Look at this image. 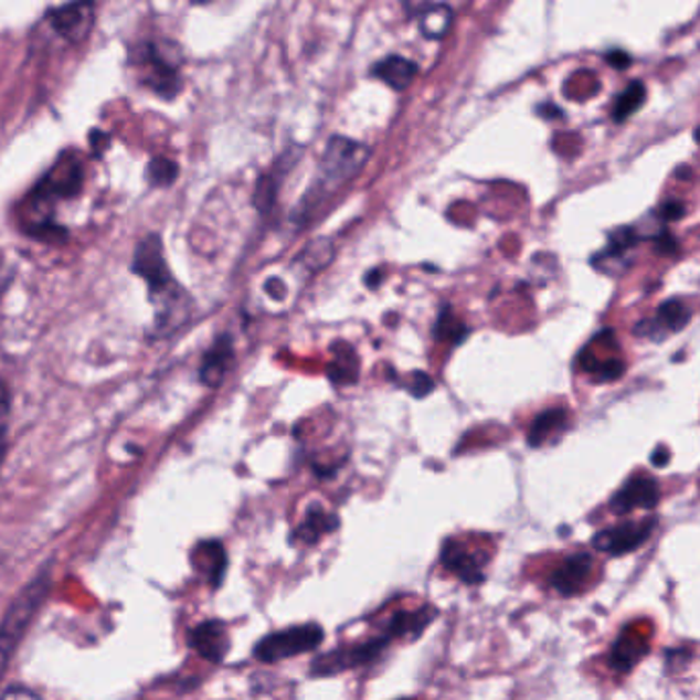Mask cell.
I'll use <instances>...</instances> for the list:
<instances>
[{
    "label": "cell",
    "instance_id": "cell-1",
    "mask_svg": "<svg viewBox=\"0 0 700 700\" xmlns=\"http://www.w3.org/2000/svg\"><path fill=\"white\" fill-rule=\"evenodd\" d=\"M134 273H138L150 285V294L158 308L156 330L172 332L182 326L189 318V295L172 279L165 261L162 242L156 234L141 240L134 256Z\"/></svg>",
    "mask_w": 700,
    "mask_h": 700
},
{
    "label": "cell",
    "instance_id": "cell-2",
    "mask_svg": "<svg viewBox=\"0 0 700 700\" xmlns=\"http://www.w3.org/2000/svg\"><path fill=\"white\" fill-rule=\"evenodd\" d=\"M367 158H369V150L359 141H352L349 138H332L328 141V148L320 160L318 184H314L308 195L304 197V201H299L301 218L311 213L324 197L330 195L344 182L352 181L359 174V170L363 169Z\"/></svg>",
    "mask_w": 700,
    "mask_h": 700
},
{
    "label": "cell",
    "instance_id": "cell-3",
    "mask_svg": "<svg viewBox=\"0 0 700 700\" xmlns=\"http://www.w3.org/2000/svg\"><path fill=\"white\" fill-rule=\"evenodd\" d=\"M47 592H50V575H38L28 588L17 596L11 608L2 616L0 621V680L9 670L14 651L25 639L35 616L40 615Z\"/></svg>",
    "mask_w": 700,
    "mask_h": 700
},
{
    "label": "cell",
    "instance_id": "cell-4",
    "mask_svg": "<svg viewBox=\"0 0 700 700\" xmlns=\"http://www.w3.org/2000/svg\"><path fill=\"white\" fill-rule=\"evenodd\" d=\"M324 641V629L318 623L297 625L289 629L265 635L254 645V658L263 664H275L280 659L295 658L299 654L316 651Z\"/></svg>",
    "mask_w": 700,
    "mask_h": 700
},
{
    "label": "cell",
    "instance_id": "cell-5",
    "mask_svg": "<svg viewBox=\"0 0 700 700\" xmlns=\"http://www.w3.org/2000/svg\"><path fill=\"white\" fill-rule=\"evenodd\" d=\"M393 639L388 633H381L375 639H369L363 644L347 645L335 651L322 654L311 661V676L324 678V676H335V674L347 672L352 668L369 666L375 659L381 658L385 647L392 644Z\"/></svg>",
    "mask_w": 700,
    "mask_h": 700
},
{
    "label": "cell",
    "instance_id": "cell-6",
    "mask_svg": "<svg viewBox=\"0 0 700 700\" xmlns=\"http://www.w3.org/2000/svg\"><path fill=\"white\" fill-rule=\"evenodd\" d=\"M656 529V520L647 519L641 522H623L613 529H604L596 532L592 539V545L608 555H627L630 551L639 549L651 537Z\"/></svg>",
    "mask_w": 700,
    "mask_h": 700
},
{
    "label": "cell",
    "instance_id": "cell-7",
    "mask_svg": "<svg viewBox=\"0 0 700 700\" xmlns=\"http://www.w3.org/2000/svg\"><path fill=\"white\" fill-rule=\"evenodd\" d=\"M659 502L658 479L647 476H633L616 491L611 500L615 515H629L630 510H654Z\"/></svg>",
    "mask_w": 700,
    "mask_h": 700
},
{
    "label": "cell",
    "instance_id": "cell-8",
    "mask_svg": "<svg viewBox=\"0 0 700 700\" xmlns=\"http://www.w3.org/2000/svg\"><path fill=\"white\" fill-rule=\"evenodd\" d=\"M187 644L201 658L208 659L211 664L224 661L227 651H230V637H227V630L220 621H205V623L197 625L195 629H191L189 633Z\"/></svg>",
    "mask_w": 700,
    "mask_h": 700
},
{
    "label": "cell",
    "instance_id": "cell-9",
    "mask_svg": "<svg viewBox=\"0 0 700 700\" xmlns=\"http://www.w3.org/2000/svg\"><path fill=\"white\" fill-rule=\"evenodd\" d=\"M441 563L447 568L448 572L457 575L462 582L469 586H477L486 580L484 575V560H479L476 553H471L467 547L450 539L441 551Z\"/></svg>",
    "mask_w": 700,
    "mask_h": 700
},
{
    "label": "cell",
    "instance_id": "cell-10",
    "mask_svg": "<svg viewBox=\"0 0 700 700\" xmlns=\"http://www.w3.org/2000/svg\"><path fill=\"white\" fill-rule=\"evenodd\" d=\"M592 565L594 560L590 553H575L551 574V588L560 592L561 596H574L588 582Z\"/></svg>",
    "mask_w": 700,
    "mask_h": 700
},
{
    "label": "cell",
    "instance_id": "cell-11",
    "mask_svg": "<svg viewBox=\"0 0 700 700\" xmlns=\"http://www.w3.org/2000/svg\"><path fill=\"white\" fill-rule=\"evenodd\" d=\"M193 565L199 574L205 575L213 590L220 588L224 582L225 570H227V555L220 541H203L193 551Z\"/></svg>",
    "mask_w": 700,
    "mask_h": 700
},
{
    "label": "cell",
    "instance_id": "cell-12",
    "mask_svg": "<svg viewBox=\"0 0 700 700\" xmlns=\"http://www.w3.org/2000/svg\"><path fill=\"white\" fill-rule=\"evenodd\" d=\"M232 363H234L232 338L220 337L213 342V347L208 350V354L203 357L199 378L208 388H220Z\"/></svg>",
    "mask_w": 700,
    "mask_h": 700
},
{
    "label": "cell",
    "instance_id": "cell-13",
    "mask_svg": "<svg viewBox=\"0 0 700 700\" xmlns=\"http://www.w3.org/2000/svg\"><path fill=\"white\" fill-rule=\"evenodd\" d=\"M649 651L647 637L637 630H625L611 649V666L616 672H629Z\"/></svg>",
    "mask_w": 700,
    "mask_h": 700
},
{
    "label": "cell",
    "instance_id": "cell-14",
    "mask_svg": "<svg viewBox=\"0 0 700 700\" xmlns=\"http://www.w3.org/2000/svg\"><path fill=\"white\" fill-rule=\"evenodd\" d=\"M435 615V608H431V606H424L421 611H400L385 623L383 633H388L392 639L407 637V635L418 639L422 630L433 623Z\"/></svg>",
    "mask_w": 700,
    "mask_h": 700
},
{
    "label": "cell",
    "instance_id": "cell-15",
    "mask_svg": "<svg viewBox=\"0 0 700 700\" xmlns=\"http://www.w3.org/2000/svg\"><path fill=\"white\" fill-rule=\"evenodd\" d=\"M338 527V519L335 515L326 512L322 506H311L306 512V519L297 527L295 539H299L301 543L311 545L316 541H320L324 534L335 531Z\"/></svg>",
    "mask_w": 700,
    "mask_h": 700
},
{
    "label": "cell",
    "instance_id": "cell-16",
    "mask_svg": "<svg viewBox=\"0 0 700 700\" xmlns=\"http://www.w3.org/2000/svg\"><path fill=\"white\" fill-rule=\"evenodd\" d=\"M335 359L328 364V378L335 385H349L359 379V357L347 342H337L332 347Z\"/></svg>",
    "mask_w": 700,
    "mask_h": 700
},
{
    "label": "cell",
    "instance_id": "cell-17",
    "mask_svg": "<svg viewBox=\"0 0 700 700\" xmlns=\"http://www.w3.org/2000/svg\"><path fill=\"white\" fill-rule=\"evenodd\" d=\"M568 424V410L563 407H551L541 412L529 428V445L531 447H541L545 445L547 441H551L553 435L561 433Z\"/></svg>",
    "mask_w": 700,
    "mask_h": 700
},
{
    "label": "cell",
    "instance_id": "cell-18",
    "mask_svg": "<svg viewBox=\"0 0 700 700\" xmlns=\"http://www.w3.org/2000/svg\"><path fill=\"white\" fill-rule=\"evenodd\" d=\"M654 322L661 330V335L666 332H680L687 328V324L690 322V308L687 306V301L674 297V299H666L658 308V314L654 318Z\"/></svg>",
    "mask_w": 700,
    "mask_h": 700
},
{
    "label": "cell",
    "instance_id": "cell-19",
    "mask_svg": "<svg viewBox=\"0 0 700 700\" xmlns=\"http://www.w3.org/2000/svg\"><path fill=\"white\" fill-rule=\"evenodd\" d=\"M375 74L385 85L392 86L395 91H402L410 86L412 78L416 76V66L410 60L392 56L379 62Z\"/></svg>",
    "mask_w": 700,
    "mask_h": 700
},
{
    "label": "cell",
    "instance_id": "cell-20",
    "mask_svg": "<svg viewBox=\"0 0 700 700\" xmlns=\"http://www.w3.org/2000/svg\"><path fill=\"white\" fill-rule=\"evenodd\" d=\"M88 21H91V2H74L54 17L57 31L74 38L81 35V31L88 25Z\"/></svg>",
    "mask_w": 700,
    "mask_h": 700
},
{
    "label": "cell",
    "instance_id": "cell-21",
    "mask_svg": "<svg viewBox=\"0 0 700 700\" xmlns=\"http://www.w3.org/2000/svg\"><path fill=\"white\" fill-rule=\"evenodd\" d=\"M450 21H453V14L450 9L445 4H438L428 9L426 13L422 14L421 29L422 33L431 40H441L443 35H447L448 29H450Z\"/></svg>",
    "mask_w": 700,
    "mask_h": 700
},
{
    "label": "cell",
    "instance_id": "cell-22",
    "mask_svg": "<svg viewBox=\"0 0 700 700\" xmlns=\"http://www.w3.org/2000/svg\"><path fill=\"white\" fill-rule=\"evenodd\" d=\"M645 97H647V93H645V86L641 83H633V85L627 86L616 98L613 117H615L616 121H625L633 113L641 109Z\"/></svg>",
    "mask_w": 700,
    "mask_h": 700
},
{
    "label": "cell",
    "instance_id": "cell-23",
    "mask_svg": "<svg viewBox=\"0 0 700 700\" xmlns=\"http://www.w3.org/2000/svg\"><path fill=\"white\" fill-rule=\"evenodd\" d=\"M435 337L448 344H459L467 338V326L453 314V309L443 308L436 320Z\"/></svg>",
    "mask_w": 700,
    "mask_h": 700
},
{
    "label": "cell",
    "instance_id": "cell-24",
    "mask_svg": "<svg viewBox=\"0 0 700 700\" xmlns=\"http://www.w3.org/2000/svg\"><path fill=\"white\" fill-rule=\"evenodd\" d=\"M635 244H637V232L633 227H621V230H616L608 236L606 248L598 256H594V261L621 258L623 254L629 253Z\"/></svg>",
    "mask_w": 700,
    "mask_h": 700
},
{
    "label": "cell",
    "instance_id": "cell-25",
    "mask_svg": "<svg viewBox=\"0 0 700 700\" xmlns=\"http://www.w3.org/2000/svg\"><path fill=\"white\" fill-rule=\"evenodd\" d=\"M332 256H335L332 242L328 238H318L309 242L304 253L299 254V261L308 266L309 271H320L332 261Z\"/></svg>",
    "mask_w": 700,
    "mask_h": 700
},
{
    "label": "cell",
    "instance_id": "cell-26",
    "mask_svg": "<svg viewBox=\"0 0 700 700\" xmlns=\"http://www.w3.org/2000/svg\"><path fill=\"white\" fill-rule=\"evenodd\" d=\"M277 193H279V177L265 174L261 181L256 182L254 208L261 211L263 215H268L275 208V203H277Z\"/></svg>",
    "mask_w": 700,
    "mask_h": 700
},
{
    "label": "cell",
    "instance_id": "cell-27",
    "mask_svg": "<svg viewBox=\"0 0 700 700\" xmlns=\"http://www.w3.org/2000/svg\"><path fill=\"white\" fill-rule=\"evenodd\" d=\"M179 167L169 158H155L148 167V179L155 187H169L177 181Z\"/></svg>",
    "mask_w": 700,
    "mask_h": 700
},
{
    "label": "cell",
    "instance_id": "cell-28",
    "mask_svg": "<svg viewBox=\"0 0 700 700\" xmlns=\"http://www.w3.org/2000/svg\"><path fill=\"white\" fill-rule=\"evenodd\" d=\"M406 388L407 392L412 393L414 397L422 400V397H426L428 393L435 390V381H433L431 375H426L424 371H416V373L412 375V379H410V383H407Z\"/></svg>",
    "mask_w": 700,
    "mask_h": 700
},
{
    "label": "cell",
    "instance_id": "cell-29",
    "mask_svg": "<svg viewBox=\"0 0 700 700\" xmlns=\"http://www.w3.org/2000/svg\"><path fill=\"white\" fill-rule=\"evenodd\" d=\"M594 373L598 375L601 381H613V379H618L625 373V364L613 359V361H608V363L598 364V367L594 369Z\"/></svg>",
    "mask_w": 700,
    "mask_h": 700
},
{
    "label": "cell",
    "instance_id": "cell-30",
    "mask_svg": "<svg viewBox=\"0 0 700 700\" xmlns=\"http://www.w3.org/2000/svg\"><path fill=\"white\" fill-rule=\"evenodd\" d=\"M656 251L659 254H666V256H670V254L680 253V244H678V240L674 238L670 232H666V230H661L658 236H656Z\"/></svg>",
    "mask_w": 700,
    "mask_h": 700
},
{
    "label": "cell",
    "instance_id": "cell-31",
    "mask_svg": "<svg viewBox=\"0 0 700 700\" xmlns=\"http://www.w3.org/2000/svg\"><path fill=\"white\" fill-rule=\"evenodd\" d=\"M9 414H11V397H9V390H7L4 383L0 381V441H2V436L7 433Z\"/></svg>",
    "mask_w": 700,
    "mask_h": 700
},
{
    "label": "cell",
    "instance_id": "cell-32",
    "mask_svg": "<svg viewBox=\"0 0 700 700\" xmlns=\"http://www.w3.org/2000/svg\"><path fill=\"white\" fill-rule=\"evenodd\" d=\"M685 213H687L685 203H680V201H666V203L661 205V210H659V218L666 220V222H678Z\"/></svg>",
    "mask_w": 700,
    "mask_h": 700
},
{
    "label": "cell",
    "instance_id": "cell-33",
    "mask_svg": "<svg viewBox=\"0 0 700 700\" xmlns=\"http://www.w3.org/2000/svg\"><path fill=\"white\" fill-rule=\"evenodd\" d=\"M0 700H40V697L33 694L28 688H13Z\"/></svg>",
    "mask_w": 700,
    "mask_h": 700
},
{
    "label": "cell",
    "instance_id": "cell-34",
    "mask_svg": "<svg viewBox=\"0 0 700 700\" xmlns=\"http://www.w3.org/2000/svg\"><path fill=\"white\" fill-rule=\"evenodd\" d=\"M265 289L266 294L273 295V297H275V299H279V301L283 297H285V295H287V289H285V285H283L279 279L268 280Z\"/></svg>",
    "mask_w": 700,
    "mask_h": 700
},
{
    "label": "cell",
    "instance_id": "cell-35",
    "mask_svg": "<svg viewBox=\"0 0 700 700\" xmlns=\"http://www.w3.org/2000/svg\"><path fill=\"white\" fill-rule=\"evenodd\" d=\"M668 462H670V450H668V448L659 447L658 450H654L651 463H654L656 467H666Z\"/></svg>",
    "mask_w": 700,
    "mask_h": 700
},
{
    "label": "cell",
    "instance_id": "cell-36",
    "mask_svg": "<svg viewBox=\"0 0 700 700\" xmlns=\"http://www.w3.org/2000/svg\"><path fill=\"white\" fill-rule=\"evenodd\" d=\"M381 277H383V273L375 268V271H371V273H369V275L364 277V283H367V285H369L371 289H378L379 280H381Z\"/></svg>",
    "mask_w": 700,
    "mask_h": 700
},
{
    "label": "cell",
    "instance_id": "cell-37",
    "mask_svg": "<svg viewBox=\"0 0 700 700\" xmlns=\"http://www.w3.org/2000/svg\"><path fill=\"white\" fill-rule=\"evenodd\" d=\"M9 280H11V271H9V268H4V266H0V297L4 294V289H7Z\"/></svg>",
    "mask_w": 700,
    "mask_h": 700
},
{
    "label": "cell",
    "instance_id": "cell-38",
    "mask_svg": "<svg viewBox=\"0 0 700 700\" xmlns=\"http://www.w3.org/2000/svg\"><path fill=\"white\" fill-rule=\"evenodd\" d=\"M613 60L616 62L615 66H623V68L629 64V57L625 56V54H613L611 62H613Z\"/></svg>",
    "mask_w": 700,
    "mask_h": 700
},
{
    "label": "cell",
    "instance_id": "cell-39",
    "mask_svg": "<svg viewBox=\"0 0 700 700\" xmlns=\"http://www.w3.org/2000/svg\"><path fill=\"white\" fill-rule=\"evenodd\" d=\"M402 700H407V699H402Z\"/></svg>",
    "mask_w": 700,
    "mask_h": 700
}]
</instances>
